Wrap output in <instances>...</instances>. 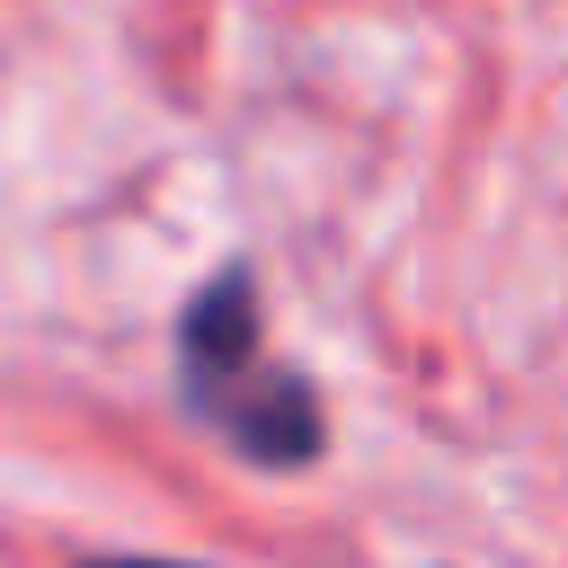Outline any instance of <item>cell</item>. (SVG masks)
I'll list each match as a JSON object with an SVG mask.
<instances>
[{
    "instance_id": "6da1fadb",
    "label": "cell",
    "mask_w": 568,
    "mask_h": 568,
    "mask_svg": "<svg viewBox=\"0 0 568 568\" xmlns=\"http://www.w3.org/2000/svg\"><path fill=\"white\" fill-rule=\"evenodd\" d=\"M178 382H186L195 417H204L213 435H231V444H240L248 462H266V470H302V462H320V444H328V417H320L311 382L266 355L257 275H248V266H222V275L186 302V320H178Z\"/></svg>"
},
{
    "instance_id": "7a4b0ae2",
    "label": "cell",
    "mask_w": 568,
    "mask_h": 568,
    "mask_svg": "<svg viewBox=\"0 0 568 568\" xmlns=\"http://www.w3.org/2000/svg\"><path fill=\"white\" fill-rule=\"evenodd\" d=\"M89 568H178V559H89Z\"/></svg>"
}]
</instances>
